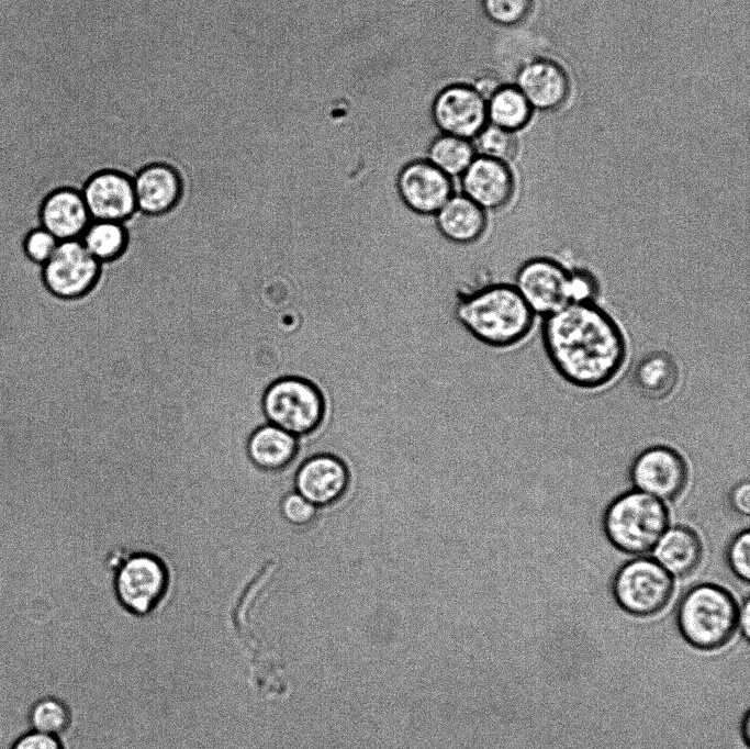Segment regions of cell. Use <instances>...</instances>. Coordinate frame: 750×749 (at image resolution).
<instances>
[{"instance_id":"obj_15","label":"cell","mask_w":750,"mask_h":749,"mask_svg":"<svg viewBox=\"0 0 750 749\" xmlns=\"http://www.w3.org/2000/svg\"><path fill=\"white\" fill-rule=\"evenodd\" d=\"M517 89L533 109L555 111L568 100L571 83L566 69L548 58L526 63L517 74Z\"/></svg>"},{"instance_id":"obj_20","label":"cell","mask_w":750,"mask_h":749,"mask_svg":"<svg viewBox=\"0 0 750 749\" xmlns=\"http://www.w3.org/2000/svg\"><path fill=\"white\" fill-rule=\"evenodd\" d=\"M136 209L147 214L170 210L180 197L181 186L177 172L164 164L143 168L133 180Z\"/></svg>"},{"instance_id":"obj_10","label":"cell","mask_w":750,"mask_h":749,"mask_svg":"<svg viewBox=\"0 0 750 749\" xmlns=\"http://www.w3.org/2000/svg\"><path fill=\"white\" fill-rule=\"evenodd\" d=\"M99 260L85 247L80 238L58 242L44 265V279L48 289L60 298H76L94 283Z\"/></svg>"},{"instance_id":"obj_16","label":"cell","mask_w":750,"mask_h":749,"mask_svg":"<svg viewBox=\"0 0 750 749\" xmlns=\"http://www.w3.org/2000/svg\"><path fill=\"white\" fill-rule=\"evenodd\" d=\"M81 195L92 221L122 222L136 210L132 181L115 171L91 177Z\"/></svg>"},{"instance_id":"obj_32","label":"cell","mask_w":750,"mask_h":749,"mask_svg":"<svg viewBox=\"0 0 750 749\" xmlns=\"http://www.w3.org/2000/svg\"><path fill=\"white\" fill-rule=\"evenodd\" d=\"M572 302H593L600 292L595 276L585 269L571 271Z\"/></svg>"},{"instance_id":"obj_31","label":"cell","mask_w":750,"mask_h":749,"mask_svg":"<svg viewBox=\"0 0 750 749\" xmlns=\"http://www.w3.org/2000/svg\"><path fill=\"white\" fill-rule=\"evenodd\" d=\"M58 241L45 228L33 232L26 239L25 249L29 257L42 265L49 259Z\"/></svg>"},{"instance_id":"obj_34","label":"cell","mask_w":750,"mask_h":749,"mask_svg":"<svg viewBox=\"0 0 750 749\" xmlns=\"http://www.w3.org/2000/svg\"><path fill=\"white\" fill-rule=\"evenodd\" d=\"M728 504L732 512L740 516L750 513V484L743 480L735 484L728 493Z\"/></svg>"},{"instance_id":"obj_3","label":"cell","mask_w":750,"mask_h":749,"mask_svg":"<svg viewBox=\"0 0 750 749\" xmlns=\"http://www.w3.org/2000/svg\"><path fill=\"white\" fill-rule=\"evenodd\" d=\"M738 603L724 586L702 582L681 596L676 625L683 639L701 651L726 646L737 633Z\"/></svg>"},{"instance_id":"obj_14","label":"cell","mask_w":750,"mask_h":749,"mask_svg":"<svg viewBox=\"0 0 750 749\" xmlns=\"http://www.w3.org/2000/svg\"><path fill=\"white\" fill-rule=\"evenodd\" d=\"M349 485V472L345 462L328 454L305 460L294 478L295 491L317 507L338 502Z\"/></svg>"},{"instance_id":"obj_25","label":"cell","mask_w":750,"mask_h":749,"mask_svg":"<svg viewBox=\"0 0 750 749\" xmlns=\"http://www.w3.org/2000/svg\"><path fill=\"white\" fill-rule=\"evenodd\" d=\"M27 719L31 730L59 737L70 729L74 712L64 698L44 695L32 704Z\"/></svg>"},{"instance_id":"obj_11","label":"cell","mask_w":750,"mask_h":749,"mask_svg":"<svg viewBox=\"0 0 750 749\" xmlns=\"http://www.w3.org/2000/svg\"><path fill=\"white\" fill-rule=\"evenodd\" d=\"M395 188L400 200L422 216L435 215L454 194L451 178L428 160H414L398 174Z\"/></svg>"},{"instance_id":"obj_5","label":"cell","mask_w":750,"mask_h":749,"mask_svg":"<svg viewBox=\"0 0 750 749\" xmlns=\"http://www.w3.org/2000/svg\"><path fill=\"white\" fill-rule=\"evenodd\" d=\"M261 409L268 423L298 438L316 432L326 411L321 390L302 376H286L270 383Z\"/></svg>"},{"instance_id":"obj_18","label":"cell","mask_w":750,"mask_h":749,"mask_svg":"<svg viewBox=\"0 0 750 749\" xmlns=\"http://www.w3.org/2000/svg\"><path fill=\"white\" fill-rule=\"evenodd\" d=\"M434 216L439 234L456 245L475 243L488 227L486 212L462 193H454Z\"/></svg>"},{"instance_id":"obj_17","label":"cell","mask_w":750,"mask_h":749,"mask_svg":"<svg viewBox=\"0 0 750 749\" xmlns=\"http://www.w3.org/2000/svg\"><path fill=\"white\" fill-rule=\"evenodd\" d=\"M652 551L654 559L673 578H686L701 566L704 545L693 528L675 525L667 528Z\"/></svg>"},{"instance_id":"obj_24","label":"cell","mask_w":750,"mask_h":749,"mask_svg":"<svg viewBox=\"0 0 750 749\" xmlns=\"http://www.w3.org/2000/svg\"><path fill=\"white\" fill-rule=\"evenodd\" d=\"M474 157L468 139L448 134L433 141L427 150V160L449 178L460 177Z\"/></svg>"},{"instance_id":"obj_28","label":"cell","mask_w":750,"mask_h":749,"mask_svg":"<svg viewBox=\"0 0 750 749\" xmlns=\"http://www.w3.org/2000/svg\"><path fill=\"white\" fill-rule=\"evenodd\" d=\"M534 0H483L486 15L496 24L513 26L531 12Z\"/></svg>"},{"instance_id":"obj_26","label":"cell","mask_w":750,"mask_h":749,"mask_svg":"<svg viewBox=\"0 0 750 749\" xmlns=\"http://www.w3.org/2000/svg\"><path fill=\"white\" fill-rule=\"evenodd\" d=\"M79 238L99 261L120 255L126 241L121 223L113 221H91Z\"/></svg>"},{"instance_id":"obj_33","label":"cell","mask_w":750,"mask_h":749,"mask_svg":"<svg viewBox=\"0 0 750 749\" xmlns=\"http://www.w3.org/2000/svg\"><path fill=\"white\" fill-rule=\"evenodd\" d=\"M11 749H65L59 737L27 730L12 745Z\"/></svg>"},{"instance_id":"obj_22","label":"cell","mask_w":750,"mask_h":749,"mask_svg":"<svg viewBox=\"0 0 750 749\" xmlns=\"http://www.w3.org/2000/svg\"><path fill=\"white\" fill-rule=\"evenodd\" d=\"M680 370L675 359L665 351H650L642 356L631 374L636 391L653 401L664 400L675 390Z\"/></svg>"},{"instance_id":"obj_21","label":"cell","mask_w":750,"mask_h":749,"mask_svg":"<svg viewBox=\"0 0 750 749\" xmlns=\"http://www.w3.org/2000/svg\"><path fill=\"white\" fill-rule=\"evenodd\" d=\"M91 221L82 195L72 190L56 191L43 204V226L58 242L79 238Z\"/></svg>"},{"instance_id":"obj_6","label":"cell","mask_w":750,"mask_h":749,"mask_svg":"<svg viewBox=\"0 0 750 749\" xmlns=\"http://www.w3.org/2000/svg\"><path fill=\"white\" fill-rule=\"evenodd\" d=\"M611 592L625 613L651 617L670 603L674 580L654 558L635 557L617 568L611 581Z\"/></svg>"},{"instance_id":"obj_9","label":"cell","mask_w":750,"mask_h":749,"mask_svg":"<svg viewBox=\"0 0 750 749\" xmlns=\"http://www.w3.org/2000/svg\"><path fill=\"white\" fill-rule=\"evenodd\" d=\"M514 287L535 314L546 316L572 302L571 271L549 257L524 261Z\"/></svg>"},{"instance_id":"obj_12","label":"cell","mask_w":750,"mask_h":749,"mask_svg":"<svg viewBox=\"0 0 750 749\" xmlns=\"http://www.w3.org/2000/svg\"><path fill=\"white\" fill-rule=\"evenodd\" d=\"M460 186L462 194L482 210L497 211L513 200L516 179L507 163L478 156L460 176Z\"/></svg>"},{"instance_id":"obj_13","label":"cell","mask_w":750,"mask_h":749,"mask_svg":"<svg viewBox=\"0 0 750 749\" xmlns=\"http://www.w3.org/2000/svg\"><path fill=\"white\" fill-rule=\"evenodd\" d=\"M433 114L445 134L466 139L474 137L488 120L485 100L466 86L443 90L435 100Z\"/></svg>"},{"instance_id":"obj_1","label":"cell","mask_w":750,"mask_h":749,"mask_svg":"<svg viewBox=\"0 0 750 749\" xmlns=\"http://www.w3.org/2000/svg\"><path fill=\"white\" fill-rule=\"evenodd\" d=\"M541 344L557 374L584 390L608 384L627 357L620 326L594 302H570L546 315Z\"/></svg>"},{"instance_id":"obj_2","label":"cell","mask_w":750,"mask_h":749,"mask_svg":"<svg viewBox=\"0 0 750 749\" xmlns=\"http://www.w3.org/2000/svg\"><path fill=\"white\" fill-rule=\"evenodd\" d=\"M459 323L480 343L508 348L531 332L535 313L513 284L491 283L461 295L455 308Z\"/></svg>"},{"instance_id":"obj_19","label":"cell","mask_w":750,"mask_h":749,"mask_svg":"<svg viewBox=\"0 0 750 749\" xmlns=\"http://www.w3.org/2000/svg\"><path fill=\"white\" fill-rule=\"evenodd\" d=\"M250 462L262 471L288 469L299 452V438L282 428L266 423L256 428L246 443Z\"/></svg>"},{"instance_id":"obj_8","label":"cell","mask_w":750,"mask_h":749,"mask_svg":"<svg viewBox=\"0 0 750 749\" xmlns=\"http://www.w3.org/2000/svg\"><path fill=\"white\" fill-rule=\"evenodd\" d=\"M628 477L634 489L662 502H674L687 487L690 468L676 449L653 445L642 449L633 459Z\"/></svg>"},{"instance_id":"obj_7","label":"cell","mask_w":750,"mask_h":749,"mask_svg":"<svg viewBox=\"0 0 750 749\" xmlns=\"http://www.w3.org/2000/svg\"><path fill=\"white\" fill-rule=\"evenodd\" d=\"M171 593L167 566L157 556L137 552L115 572L113 595L127 613L144 617L155 612Z\"/></svg>"},{"instance_id":"obj_35","label":"cell","mask_w":750,"mask_h":749,"mask_svg":"<svg viewBox=\"0 0 750 749\" xmlns=\"http://www.w3.org/2000/svg\"><path fill=\"white\" fill-rule=\"evenodd\" d=\"M737 631L741 637L748 641L750 637V599L747 595L740 604H738Z\"/></svg>"},{"instance_id":"obj_30","label":"cell","mask_w":750,"mask_h":749,"mask_svg":"<svg viewBox=\"0 0 750 749\" xmlns=\"http://www.w3.org/2000/svg\"><path fill=\"white\" fill-rule=\"evenodd\" d=\"M282 519L294 528L306 527L314 522L317 506L296 491L286 493L279 503Z\"/></svg>"},{"instance_id":"obj_36","label":"cell","mask_w":750,"mask_h":749,"mask_svg":"<svg viewBox=\"0 0 750 749\" xmlns=\"http://www.w3.org/2000/svg\"><path fill=\"white\" fill-rule=\"evenodd\" d=\"M500 88L495 79L486 77L475 82L474 90L485 100L490 99Z\"/></svg>"},{"instance_id":"obj_37","label":"cell","mask_w":750,"mask_h":749,"mask_svg":"<svg viewBox=\"0 0 750 749\" xmlns=\"http://www.w3.org/2000/svg\"><path fill=\"white\" fill-rule=\"evenodd\" d=\"M740 734L742 741L745 742L746 747H749L750 742V714L749 711H747L741 719V725H740Z\"/></svg>"},{"instance_id":"obj_23","label":"cell","mask_w":750,"mask_h":749,"mask_svg":"<svg viewBox=\"0 0 750 749\" xmlns=\"http://www.w3.org/2000/svg\"><path fill=\"white\" fill-rule=\"evenodd\" d=\"M493 125L514 132L527 125L533 108L517 87H500L486 104Z\"/></svg>"},{"instance_id":"obj_27","label":"cell","mask_w":750,"mask_h":749,"mask_svg":"<svg viewBox=\"0 0 750 749\" xmlns=\"http://www.w3.org/2000/svg\"><path fill=\"white\" fill-rule=\"evenodd\" d=\"M474 137L473 148L479 156L508 163L515 159L518 153V142L514 132L496 125H485Z\"/></svg>"},{"instance_id":"obj_4","label":"cell","mask_w":750,"mask_h":749,"mask_svg":"<svg viewBox=\"0 0 750 749\" xmlns=\"http://www.w3.org/2000/svg\"><path fill=\"white\" fill-rule=\"evenodd\" d=\"M669 522L664 502L634 489L607 504L602 515V530L618 551L642 556L653 550Z\"/></svg>"},{"instance_id":"obj_29","label":"cell","mask_w":750,"mask_h":749,"mask_svg":"<svg viewBox=\"0 0 750 749\" xmlns=\"http://www.w3.org/2000/svg\"><path fill=\"white\" fill-rule=\"evenodd\" d=\"M726 563L730 572L741 582L750 580V532L745 528L728 541L725 551Z\"/></svg>"}]
</instances>
